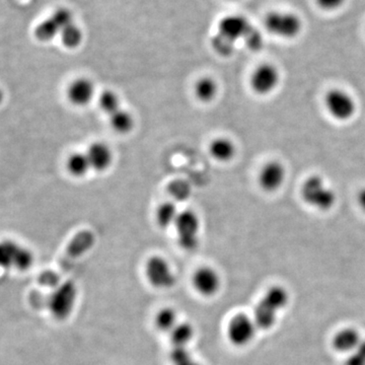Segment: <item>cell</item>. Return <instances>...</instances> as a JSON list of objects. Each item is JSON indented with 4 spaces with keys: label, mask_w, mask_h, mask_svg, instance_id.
Listing matches in <instances>:
<instances>
[{
    "label": "cell",
    "mask_w": 365,
    "mask_h": 365,
    "mask_svg": "<svg viewBox=\"0 0 365 365\" xmlns=\"http://www.w3.org/2000/svg\"><path fill=\"white\" fill-rule=\"evenodd\" d=\"M289 302V293L280 285L270 287L255 307L254 321L261 330L271 329L277 321L278 314Z\"/></svg>",
    "instance_id": "1"
},
{
    "label": "cell",
    "mask_w": 365,
    "mask_h": 365,
    "mask_svg": "<svg viewBox=\"0 0 365 365\" xmlns=\"http://www.w3.org/2000/svg\"><path fill=\"white\" fill-rule=\"evenodd\" d=\"M305 202L318 211H329L337 202L335 190L318 175L309 177L302 188Z\"/></svg>",
    "instance_id": "2"
},
{
    "label": "cell",
    "mask_w": 365,
    "mask_h": 365,
    "mask_svg": "<svg viewBox=\"0 0 365 365\" xmlns=\"http://www.w3.org/2000/svg\"><path fill=\"white\" fill-rule=\"evenodd\" d=\"M77 298V287L72 281H66L55 289L49 296V311L56 320L64 321L72 315Z\"/></svg>",
    "instance_id": "3"
},
{
    "label": "cell",
    "mask_w": 365,
    "mask_h": 365,
    "mask_svg": "<svg viewBox=\"0 0 365 365\" xmlns=\"http://www.w3.org/2000/svg\"><path fill=\"white\" fill-rule=\"evenodd\" d=\"M34 263L32 252L12 240L0 241V269L26 271Z\"/></svg>",
    "instance_id": "4"
},
{
    "label": "cell",
    "mask_w": 365,
    "mask_h": 365,
    "mask_svg": "<svg viewBox=\"0 0 365 365\" xmlns=\"http://www.w3.org/2000/svg\"><path fill=\"white\" fill-rule=\"evenodd\" d=\"M265 28L270 34L284 39H293L302 33V22L295 13L272 12L265 17Z\"/></svg>",
    "instance_id": "5"
},
{
    "label": "cell",
    "mask_w": 365,
    "mask_h": 365,
    "mask_svg": "<svg viewBox=\"0 0 365 365\" xmlns=\"http://www.w3.org/2000/svg\"><path fill=\"white\" fill-rule=\"evenodd\" d=\"M179 245L186 251H194L199 245L200 220L192 210H184L179 213L175 222Z\"/></svg>",
    "instance_id": "6"
},
{
    "label": "cell",
    "mask_w": 365,
    "mask_h": 365,
    "mask_svg": "<svg viewBox=\"0 0 365 365\" xmlns=\"http://www.w3.org/2000/svg\"><path fill=\"white\" fill-rule=\"evenodd\" d=\"M325 106L330 116L340 122L351 120L357 112V104L354 97L346 90L339 88L327 94Z\"/></svg>",
    "instance_id": "7"
},
{
    "label": "cell",
    "mask_w": 365,
    "mask_h": 365,
    "mask_svg": "<svg viewBox=\"0 0 365 365\" xmlns=\"http://www.w3.org/2000/svg\"><path fill=\"white\" fill-rule=\"evenodd\" d=\"M145 273L150 284L156 289H169L176 284V276L163 257L154 256L148 259Z\"/></svg>",
    "instance_id": "8"
},
{
    "label": "cell",
    "mask_w": 365,
    "mask_h": 365,
    "mask_svg": "<svg viewBox=\"0 0 365 365\" xmlns=\"http://www.w3.org/2000/svg\"><path fill=\"white\" fill-rule=\"evenodd\" d=\"M257 329L253 318L245 314H238L229 321L227 337L234 346H247L255 338Z\"/></svg>",
    "instance_id": "9"
},
{
    "label": "cell",
    "mask_w": 365,
    "mask_h": 365,
    "mask_svg": "<svg viewBox=\"0 0 365 365\" xmlns=\"http://www.w3.org/2000/svg\"><path fill=\"white\" fill-rule=\"evenodd\" d=\"M279 70L273 64L265 63L258 66L251 76V88L256 94L267 96L277 90L280 85Z\"/></svg>",
    "instance_id": "10"
},
{
    "label": "cell",
    "mask_w": 365,
    "mask_h": 365,
    "mask_svg": "<svg viewBox=\"0 0 365 365\" xmlns=\"http://www.w3.org/2000/svg\"><path fill=\"white\" fill-rule=\"evenodd\" d=\"M96 243V236L94 232L88 231H81L77 232L72 238L67 248H66L64 255L60 260V266L62 269H70L72 266L73 263L88 253Z\"/></svg>",
    "instance_id": "11"
},
{
    "label": "cell",
    "mask_w": 365,
    "mask_h": 365,
    "mask_svg": "<svg viewBox=\"0 0 365 365\" xmlns=\"http://www.w3.org/2000/svg\"><path fill=\"white\" fill-rule=\"evenodd\" d=\"M286 179V169L278 161H268L259 174V185L268 193L277 191Z\"/></svg>",
    "instance_id": "12"
},
{
    "label": "cell",
    "mask_w": 365,
    "mask_h": 365,
    "mask_svg": "<svg viewBox=\"0 0 365 365\" xmlns=\"http://www.w3.org/2000/svg\"><path fill=\"white\" fill-rule=\"evenodd\" d=\"M253 28L243 15H227L218 24V34L234 43L236 40L245 39Z\"/></svg>",
    "instance_id": "13"
},
{
    "label": "cell",
    "mask_w": 365,
    "mask_h": 365,
    "mask_svg": "<svg viewBox=\"0 0 365 365\" xmlns=\"http://www.w3.org/2000/svg\"><path fill=\"white\" fill-rule=\"evenodd\" d=\"M193 285L201 295L210 298L216 295L220 289V276L213 268L201 267L195 272Z\"/></svg>",
    "instance_id": "14"
},
{
    "label": "cell",
    "mask_w": 365,
    "mask_h": 365,
    "mask_svg": "<svg viewBox=\"0 0 365 365\" xmlns=\"http://www.w3.org/2000/svg\"><path fill=\"white\" fill-rule=\"evenodd\" d=\"M95 96V86L92 81L86 77L75 79L67 90V97L70 103L76 107H85L92 102Z\"/></svg>",
    "instance_id": "15"
},
{
    "label": "cell",
    "mask_w": 365,
    "mask_h": 365,
    "mask_svg": "<svg viewBox=\"0 0 365 365\" xmlns=\"http://www.w3.org/2000/svg\"><path fill=\"white\" fill-rule=\"evenodd\" d=\"M86 154L90 161V168L97 172H105L109 169L114 159L109 146L103 143H92Z\"/></svg>",
    "instance_id": "16"
},
{
    "label": "cell",
    "mask_w": 365,
    "mask_h": 365,
    "mask_svg": "<svg viewBox=\"0 0 365 365\" xmlns=\"http://www.w3.org/2000/svg\"><path fill=\"white\" fill-rule=\"evenodd\" d=\"M359 331L354 328L340 330L333 338V347L336 351L341 353L350 354L359 346L362 342Z\"/></svg>",
    "instance_id": "17"
},
{
    "label": "cell",
    "mask_w": 365,
    "mask_h": 365,
    "mask_svg": "<svg viewBox=\"0 0 365 365\" xmlns=\"http://www.w3.org/2000/svg\"><path fill=\"white\" fill-rule=\"evenodd\" d=\"M209 152L212 158L216 159V161L227 163L236 156V147L231 139L219 137L212 141L209 146Z\"/></svg>",
    "instance_id": "18"
},
{
    "label": "cell",
    "mask_w": 365,
    "mask_h": 365,
    "mask_svg": "<svg viewBox=\"0 0 365 365\" xmlns=\"http://www.w3.org/2000/svg\"><path fill=\"white\" fill-rule=\"evenodd\" d=\"M111 127L120 134L129 133L134 127V118L127 111L120 109L109 116Z\"/></svg>",
    "instance_id": "19"
},
{
    "label": "cell",
    "mask_w": 365,
    "mask_h": 365,
    "mask_svg": "<svg viewBox=\"0 0 365 365\" xmlns=\"http://www.w3.org/2000/svg\"><path fill=\"white\" fill-rule=\"evenodd\" d=\"M194 334V328L189 323H179L170 333L172 347H188Z\"/></svg>",
    "instance_id": "20"
},
{
    "label": "cell",
    "mask_w": 365,
    "mask_h": 365,
    "mask_svg": "<svg viewBox=\"0 0 365 365\" xmlns=\"http://www.w3.org/2000/svg\"><path fill=\"white\" fill-rule=\"evenodd\" d=\"M218 86L212 77H201L195 86V94L201 102L208 103L216 97Z\"/></svg>",
    "instance_id": "21"
},
{
    "label": "cell",
    "mask_w": 365,
    "mask_h": 365,
    "mask_svg": "<svg viewBox=\"0 0 365 365\" xmlns=\"http://www.w3.org/2000/svg\"><path fill=\"white\" fill-rule=\"evenodd\" d=\"M90 168V161H88L86 154L75 152L67 159V170L73 177L81 178L86 176Z\"/></svg>",
    "instance_id": "22"
},
{
    "label": "cell",
    "mask_w": 365,
    "mask_h": 365,
    "mask_svg": "<svg viewBox=\"0 0 365 365\" xmlns=\"http://www.w3.org/2000/svg\"><path fill=\"white\" fill-rule=\"evenodd\" d=\"M179 213L176 205L172 202H165L159 207L156 211V222L161 229H168L176 222Z\"/></svg>",
    "instance_id": "23"
},
{
    "label": "cell",
    "mask_w": 365,
    "mask_h": 365,
    "mask_svg": "<svg viewBox=\"0 0 365 365\" xmlns=\"http://www.w3.org/2000/svg\"><path fill=\"white\" fill-rule=\"evenodd\" d=\"M179 324L178 316L172 307H165L159 311L156 316V325L159 330L165 333H170Z\"/></svg>",
    "instance_id": "24"
},
{
    "label": "cell",
    "mask_w": 365,
    "mask_h": 365,
    "mask_svg": "<svg viewBox=\"0 0 365 365\" xmlns=\"http://www.w3.org/2000/svg\"><path fill=\"white\" fill-rule=\"evenodd\" d=\"M60 38L62 44L66 48L74 49L79 47L83 42V31L76 24L73 23L61 31Z\"/></svg>",
    "instance_id": "25"
},
{
    "label": "cell",
    "mask_w": 365,
    "mask_h": 365,
    "mask_svg": "<svg viewBox=\"0 0 365 365\" xmlns=\"http://www.w3.org/2000/svg\"><path fill=\"white\" fill-rule=\"evenodd\" d=\"M35 37L40 42H49L54 39L57 35H60V29L51 17L41 22L35 28Z\"/></svg>",
    "instance_id": "26"
},
{
    "label": "cell",
    "mask_w": 365,
    "mask_h": 365,
    "mask_svg": "<svg viewBox=\"0 0 365 365\" xmlns=\"http://www.w3.org/2000/svg\"><path fill=\"white\" fill-rule=\"evenodd\" d=\"M170 359L172 365H202L195 359L188 347H172Z\"/></svg>",
    "instance_id": "27"
},
{
    "label": "cell",
    "mask_w": 365,
    "mask_h": 365,
    "mask_svg": "<svg viewBox=\"0 0 365 365\" xmlns=\"http://www.w3.org/2000/svg\"><path fill=\"white\" fill-rule=\"evenodd\" d=\"M99 107L108 115L114 114L117 111L120 110V99L117 96L116 92L113 90H105L102 92L99 99Z\"/></svg>",
    "instance_id": "28"
},
{
    "label": "cell",
    "mask_w": 365,
    "mask_h": 365,
    "mask_svg": "<svg viewBox=\"0 0 365 365\" xmlns=\"http://www.w3.org/2000/svg\"><path fill=\"white\" fill-rule=\"evenodd\" d=\"M170 196L174 197L176 200L183 201L189 198L191 193V188L184 181H175L170 184L169 187Z\"/></svg>",
    "instance_id": "29"
},
{
    "label": "cell",
    "mask_w": 365,
    "mask_h": 365,
    "mask_svg": "<svg viewBox=\"0 0 365 365\" xmlns=\"http://www.w3.org/2000/svg\"><path fill=\"white\" fill-rule=\"evenodd\" d=\"M50 17L55 22V24L58 26V28L60 29V33L64 28L74 23L72 13L70 12L68 8H57Z\"/></svg>",
    "instance_id": "30"
},
{
    "label": "cell",
    "mask_w": 365,
    "mask_h": 365,
    "mask_svg": "<svg viewBox=\"0 0 365 365\" xmlns=\"http://www.w3.org/2000/svg\"><path fill=\"white\" fill-rule=\"evenodd\" d=\"M345 365H365V340H362L359 346L349 354Z\"/></svg>",
    "instance_id": "31"
},
{
    "label": "cell",
    "mask_w": 365,
    "mask_h": 365,
    "mask_svg": "<svg viewBox=\"0 0 365 365\" xmlns=\"http://www.w3.org/2000/svg\"><path fill=\"white\" fill-rule=\"evenodd\" d=\"M234 44L232 42L227 40V38L221 36L218 34L213 39V47L218 53L222 55H229L234 50Z\"/></svg>",
    "instance_id": "32"
},
{
    "label": "cell",
    "mask_w": 365,
    "mask_h": 365,
    "mask_svg": "<svg viewBox=\"0 0 365 365\" xmlns=\"http://www.w3.org/2000/svg\"><path fill=\"white\" fill-rule=\"evenodd\" d=\"M40 282L42 283V285L55 287V289L61 284L59 276L52 273V272H47V273L43 274V275L40 277Z\"/></svg>",
    "instance_id": "33"
},
{
    "label": "cell",
    "mask_w": 365,
    "mask_h": 365,
    "mask_svg": "<svg viewBox=\"0 0 365 365\" xmlns=\"http://www.w3.org/2000/svg\"><path fill=\"white\" fill-rule=\"evenodd\" d=\"M346 0H316V3L324 10H336L343 6Z\"/></svg>",
    "instance_id": "34"
},
{
    "label": "cell",
    "mask_w": 365,
    "mask_h": 365,
    "mask_svg": "<svg viewBox=\"0 0 365 365\" xmlns=\"http://www.w3.org/2000/svg\"><path fill=\"white\" fill-rule=\"evenodd\" d=\"M358 203H359V206L362 207V209L365 212V188L362 189L359 195H358Z\"/></svg>",
    "instance_id": "35"
},
{
    "label": "cell",
    "mask_w": 365,
    "mask_h": 365,
    "mask_svg": "<svg viewBox=\"0 0 365 365\" xmlns=\"http://www.w3.org/2000/svg\"><path fill=\"white\" fill-rule=\"evenodd\" d=\"M3 97H4L3 92H2L1 90H0V104H1L2 101H3Z\"/></svg>",
    "instance_id": "36"
}]
</instances>
